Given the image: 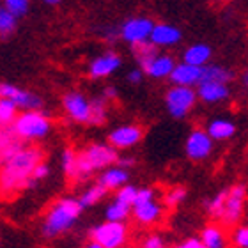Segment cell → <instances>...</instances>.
<instances>
[{"label": "cell", "mask_w": 248, "mask_h": 248, "mask_svg": "<svg viewBox=\"0 0 248 248\" xmlns=\"http://www.w3.org/2000/svg\"><path fill=\"white\" fill-rule=\"evenodd\" d=\"M52 129V121L41 110H27L18 114L15 123L11 124V131L20 142H36L45 139Z\"/></svg>", "instance_id": "277c9868"}, {"label": "cell", "mask_w": 248, "mask_h": 248, "mask_svg": "<svg viewBox=\"0 0 248 248\" xmlns=\"http://www.w3.org/2000/svg\"><path fill=\"white\" fill-rule=\"evenodd\" d=\"M211 53H213L211 46H207L204 43H195V45H191V46H188L185 50L183 62L195 67H204L207 66V62L211 59Z\"/></svg>", "instance_id": "7402d4cb"}, {"label": "cell", "mask_w": 248, "mask_h": 248, "mask_svg": "<svg viewBox=\"0 0 248 248\" xmlns=\"http://www.w3.org/2000/svg\"><path fill=\"white\" fill-rule=\"evenodd\" d=\"M29 4H31V0H4L2 7H5L11 15H15L18 18V16H23L29 11Z\"/></svg>", "instance_id": "e575fe53"}, {"label": "cell", "mask_w": 248, "mask_h": 248, "mask_svg": "<svg viewBox=\"0 0 248 248\" xmlns=\"http://www.w3.org/2000/svg\"><path fill=\"white\" fill-rule=\"evenodd\" d=\"M137 190H139V186L135 185H124L123 188H119V190L115 191V197L114 201L121 202V204H124V206L131 207L135 204V197H137Z\"/></svg>", "instance_id": "d6a6232c"}, {"label": "cell", "mask_w": 248, "mask_h": 248, "mask_svg": "<svg viewBox=\"0 0 248 248\" xmlns=\"http://www.w3.org/2000/svg\"><path fill=\"white\" fill-rule=\"evenodd\" d=\"M43 2H46V4H50V5H55V4H61L62 0H43Z\"/></svg>", "instance_id": "ee69618b"}, {"label": "cell", "mask_w": 248, "mask_h": 248, "mask_svg": "<svg viewBox=\"0 0 248 248\" xmlns=\"http://www.w3.org/2000/svg\"><path fill=\"white\" fill-rule=\"evenodd\" d=\"M243 83H245V87L248 89V71H247V73H245V75H243Z\"/></svg>", "instance_id": "f6af8a7d"}, {"label": "cell", "mask_w": 248, "mask_h": 248, "mask_svg": "<svg viewBox=\"0 0 248 248\" xmlns=\"http://www.w3.org/2000/svg\"><path fill=\"white\" fill-rule=\"evenodd\" d=\"M176 248H206V247L201 243V239L199 238H188L186 241H183V243L177 245Z\"/></svg>", "instance_id": "60d3db41"}, {"label": "cell", "mask_w": 248, "mask_h": 248, "mask_svg": "<svg viewBox=\"0 0 248 248\" xmlns=\"http://www.w3.org/2000/svg\"><path fill=\"white\" fill-rule=\"evenodd\" d=\"M121 67V57L115 52H105L96 57L89 66V75L93 78H107Z\"/></svg>", "instance_id": "5bb4252c"}, {"label": "cell", "mask_w": 248, "mask_h": 248, "mask_svg": "<svg viewBox=\"0 0 248 248\" xmlns=\"http://www.w3.org/2000/svg\"><path fill=\"white\" fill-rule=\"evenodd\" d=\"M0 98L9 99L16 105V108L21 110H41L43 99L34 93H29L25 89H20L13 83H0Z\"/></svg>", "instance_id": "30bf717a"}, {"label": "cell", "mask_w": 248, "mask_h": 248, "mask_svg": "<svg viewBox=\"0 0 248 248\" xmlns=\"http://www.w3.org/2000/svg\"><path fill=\"white\" fill-rule=\"evenodd\" d=\"M91 238L101 248H123L128 241V227L126 223L103 222L91 231Z\"/></svg>", "instance_id": "52a82bcc"}, {"label": "cell", "mask_w": 248, "mask_h": 248, "mask_svg": "<svg viewBox=\"0 0 248 248\" xmlns=\"http://www.w3.org/2000/svg\"><path fill=\"white\" fill-rule=\"evenodd\" d=\"M115 165L124 169V170H128V169H131L135 165V158L133 156H119L117 161H115Z\"/></svg>", "instance_id": "ab89813d"}, {"label": "cell", "mask_w": 248, "mask_h": 248, "mask_svg": "<svg viewBox=\"0 0 248 248\" xmlns=\"http://www.w3.org/2000/svg\"><path fill=\"white\" fill-rule=\"evenodd\" d=\"M206 133L209 135V139L213 142L215 140H229L236 135V124L225 117H217V119H211L207 123Z\"/></svg>", "instance_id": "44dd1931"}, {"label": "cell", "mask_w": 248, "mask_h": 248, "mask_svg": "<svg viewBox=\"0 0 248 248\" xmlns=\"http://www.w3.org/2000/svg\"><path fill=\"white\" fill-rule=\"evenodd\" d=\"M144 137V131L137 124H123L119 128L110 131L108 135V145H112L115 151L119 149H131L139 144Z\"/></svg>", "instance_id": "7c38bea8"}, {"label": "cell", "mask_w": 248, "mask_h": 248, "mask_svg": "<svg viewBox=\"0 0 248 248\" xmlns=\"http://www.w3.org/2000/svg\"><path fill=\"white\" fill-rule=\"evenodd\" d=\"M62 107L66 110L67 117L75 123L89 124L91 119V99H87L82 93H67L62 98Z\"/></svg>", "instance_id": "8fae6325"}, {"label": "cell", "mask_w": 248, "mask_h": 248, "mask_svg": "<svg viewBox=\"0 0 248 248\" xmlns=\"http://www.w3.org/2000/svg\"><path fill=\"white\" fill-rule=\"evenodd\" d=\"M197 99H201L204 103L213 105L225 101L231 94V89L225 83H215V82H204L197 85Z\"/></svg>", "instance_id": "e0dca14e"}, {"label": "cell", "mask_w": 248, "mask_h": 248, "mask_svg": "<svg viewBox=\"0 0 248 248\" xmlns=\"http://www.w3.org/2000/svg\"><path fill=\"white\" fill-rule=\"evenodd\" d=\"M16 23H18V18L0 5V37H4V39L9 37L16 31Z\"/></svg>", "instance_id": "4dcf8cb0"}, {"label": "cell", "mask_w": 248, "mask_h": 248, "mask_svg": "<svg viewBox=\"0 0 248 248\" xmlns=\"http://www.w3.org/2000/svg\"><path fill=\"white\" fill-rule=\"evenodd\" d=\"M181 31L177 29L176 25H170V23H155L153 31H151L149 41L155 45L156 48L161 46H174L181 41Z\"/></svg>", "instance_id": "9a60e30c"}, {"label": "cell", "mask_w": 248, "mask_h": 248, "mask_svg": "<svg viewBox=\"0 0 248 248\" xmlns=\"http://www.w3.org/2000/svg\"><path fill=\"white\" fill-rule=\"evenodd\" d=\"M85 248H101L98 243H94V241H89L87 245H85Z\"/></svg>", "instance_id": "7bdbcfd3"}, {"label": "cell", "mask_w": 248, "mask_h": 248, "mask_svg": "<svg viewBox=\"0 0 248 248\" xmlns=\"http://www.w3.org/2000/svg\"><path fill=\"white\" fill-rule=\"evenodd\" d=\"M128 82L133 83V85H139L140 82H142V78H144V73H142V69L140 67H137V69H131V71L128 73Z\"/></svg>", "instance_id": "f35d334b"}, {"label": "cell", "mask_w": 248, "mask_h": 248, "mask_svg": "<svg viewBox=\"0 0 248 248\" xmlns=\"http://www.w3.org/2000/svg\"><path fill=\"white\" fill-rule=\"evenodd\" d=\"M213 147H215V142L209 139L206 129H201V128L193 129L185 142V153L191 161L207 160L213 153Z\"/></svg>", "instance_id": "9c48e42d"}, {"label": "cell", "mask_w": 248, "mask_h": 248, "mask_svg": "<svg viewBox=\"0 0 248 248\" xmlns=\"http://www.w3.org/2000/svg\"><path fill=\"white\" fill-rule=\"evenodd\" d=\"M197 103V93L191 87H179L172 85L165 94V107L167 112L174 119H185L190 114L191 108Z\"/></svg>", "instance_id": "8992f818"}, {"label": "cell", "mask_w": 248, "mask_h": 248, "mask_svg": "<svg viewBox=\"0 0 248 248\" xmlns=\"http://www.w3.org/2000/svg\"><path fill=\"white\" fill-rule=\"evenodd\" d=\"M82 211L83 209L78 199L62 197V199L55 201L43 218V236L45 238H57L61 234L67 232L78 222Z\"/></svg>", "instance_id": "7a4b0ae2"}, {"label": "cell", "mask_w": 248, "mask_h": 248, "mask_svg": "<svg viewBox=\"0 0 248 248\" xmlns=\"http://www.w3.org/2000/svg\"><path fill=\"white\" fill-rule=\"evenodd\" d=\"M174 67H176V61H174L170 55H161V53H158V55L142 69V73H145V75L151 78H158V80H160V78L170 77V73Z\"/></svg>", "instance_id": "ffe728a7"}, {"label": "cell", "mask_w": 248, "mask_h": 248, "mask_svg": "<svg viewBox=\"0 0 248 248\" xmlns=\"http://www.w3.org/2000/svg\"><path fill=\"white\" fill-rule=\"evenodd\" d=\"M156 199V190L151 186H142L137 190V197H135V204H142V202H149ZM133 204V206H135ZM131 206V207H133Z\"/></svg>", "instance_id": "d590c367"}, {"label": "cell", "mask_w": 248, "mask_h": 248, "mask_svg": "<svg viewBox=\"0 0 248 248\" xmlns=\"http://www.w3.org/2000/svg\"><path fill=\"white\" fill-rule=\"evenodd\" d=\"M163 215H165V206L163 202H160L158 199L149 202H142V204H135L131 207V217L137 223L140 225H156L163 220Z\"/></svg>", "instance_id": "4fadbf2b"}, {"label": "cell", "mask_w": 248, "mask_h": 248, "mask_svg": "<svg viewBox=\"0 0 248 248\" xmlns=\"http://www.w3.org/2000/svg\"><path fill=\"white\" fill-rule=\"evenodd\" d=\"M142 248H167V243L160 234H151V236H147L144 239Z\"/></svg>", "instance_id": "74e56055"}, {"label": "cell", "mask_w": 248, "mask_h": 248, "mask_svg": "<svg viewBox=\"0 0 248 248\" xmlns=\"http://www.w3.org/2000/svg\"><path fill=\"white\" fill-rule=\"evenodd\" d=\"M131 50H133V55H135V59H137V62L140 64V69H144V67L147 66L158 53H160L158 52V48H156L151 41L139 43V45L131 46Z\"/></svg>", "instance_id": "d4e9b609"}, {"label": "cell", "mask_w": 248, "mask_h": 248, "mask_svg": "<svg viewBox=\"0 0 248 248\" xmlns=\"http://www.w3.org/2000/svg\"><path fill=\"white\" fill-rule=\"evenodd\" d=\"M77 161H78V153L71 147H67V149L62 151V156H61V165H62V170L66 174V177L69 181H75L77 183Z\"/></svg>", "instance_id": "83f0119b"}, {"label": "cell", "mask_w": 248, "mask_h": 248, "mask_svg": "<svg viewBox=\"0 0 248 248\" xmlns=\"http://www.w3.org/2000/svg\"><path fill=\"white\" fill-rule=\"evenodd\" d=\"M48 176H50V165L46 161H41V163H37L34 172H32V181H34V185H37L39 181L46 179Z\"/></svg>", "instance_id": "8d00e7d4"}, {"label": "cell", "mask_w": 248, "mask_h": 248, "mask_svg": "<svg viewBox=\"0 0 248 248\" xmlns=\"http://www.w3.org/2000/svg\"><path fill=\"white\" fill-rule=\"evenodd\" d=\"M153 20L145 18V16H135L129 18L119 27V36L123 37L124 41L129 43L131 46L139 45V43L149 41L151 31H153Z\"/></svg>", "instance_id": "ba28073f"}, {"label": "cell", "mask_w": 248, "mask_h": 248, "mask_svg": "<svg viewBox=\"0 0 248 248\" xmlns=\"http://www.w3.org/2000/svg\"><path fill=\"white\" fill-rule=\"evenodd\" d=\"M107 121V101H105L101 96L99 98L91 99V119L89 124H94V126H101Z\"/></svg>", "instance_id": "f1b7e54d"}, {"label": "cell", "mask_w": 248, "mask_h": 248, "mask_svg": "<svg viewBox=\"0 0 248 248\" xmlns=\"http://www.w3.org/2000/svg\"><path fill=\"white\" fill-rule=\"evenodd\" d=\"M186 197H188V190H186L185 186H174L163 197V206L177 207L179 204H183L186 201Z\"/></svg>", "instance_id": "1f68e13d"}, {"label": "cell", "mask_w": 248, "mask_h": 248, "mask_svg": "<svg viewBox=\"0 0 248 248\" xmlns=\"http://www.w3.org/2000/svg\"><path fill=\"white\" fill-rule=\"evenodd\" d=\"M201 243L206 248H227L229 247V239L227 232L222 225L218 223H209L202 229L201 232Z\"/></svg>", "instance_id": "d6986e66"}, {"label": "cell", "mask_w": 248, "mask_h": 248, "mask_svg": "<svg viewBox=\"0 0 248 248\" xmlns=\"http://www.w3.org/2000/svg\"><path fill=\"white\" fill-rule=\"evenodd\" d=\"M211 2H225V0H211Z\"/></svg>", "instance_id": "bcb514c9"}, {"label": "cell", "mask_w": 248, "mask_h": 248, "mask_svg": "<svg viewBox=\"0 0 248 248\" xmlns=\"http://www.w3.org/2000/svg\"><path fill=\"white\" fill-rule=\"evenodd\" d=\"M245 206H247V186L234 185L227 190L225 204H223V215L220 218L222 227L234 229L239 225L241 218L245 215Z\"/></svg>", "instance_id": "5b68a950"}, {"label": "cell", "mask_w": 248, "mask_h": 248, "mask_svg": "<svg viewBox=\"0 0 248 248\" xmlns=\"http://www.w3.org/2000/svg\"><path fill=\"white\" fill-rule=\"evenodd\" d=\"M119 155L117 151L108 144H91L89 147L78 153L77 161V183L87 181L94 172L105 170L108 167L115 165Z\"/></svg>", "instance_id": "3957f363"}, {"label": "cell", "mask_w": 248, "mask_h": 248, "mask_svg": "<svg viewBox=\"0 0 248 248\" xmlns=\"http://www.w3.org/2000/svg\"><path fill=\"white\" fill-rule=\"evenodd\" d=\"M117 94H119V93H117V89H115L114 85H108V87L103 89V96H101V98L108 103V101H112V99L117 98Z\"/></svg>", "instance_id": "b9f144b4"}, {"label": "cell", "mask_w": 248, "mask_h": 248, "mask_svg": "<svg viewBox=\"0 0 248 248\" xmlns=\"http://www.w3.org/2000/svg\"><path fill=\"white\" fill-rule=\"evenodd\" d=\"M107 193H108V191L105 190L103 186H99L98 183H96V185L89 186L87 190L78 197V202H80L82 209H85V207H93V206H96V204H99V202L103 201L105 197H107Z\"/></svg>", "instance_id": "484cf974"}, {"label": "cell", "mask_w": 248, "mask_h": 248, "mask_svg": "<svg viewBox=\"0 0 248 248\" xmlns=\"http://www.w3.org/2000/svg\"><path fill=\"white\" fill-rule=\"evenodd\" d=\"M16 117H18L16 105L11 103L9 99L0 98V128H11Z\"/></svg>", "instance_id": "f546056e"}, {"label": "cell", "mask_w": 248, "mask_h": 248, "mask_svg": "<svg viewBox=\"0 0 248 248\" xmlns=\"http://www.w3.org/2000/svg\"><path fill=\"white\" fill-rule=\"evenodd\" d=\"M231 241L236 248H248V225H236L231 232Z\"/></svg>", "instance_id": "836d02e7"}, {"label": "cell", "mask_w": 248, "mask_h": 248, "mask_svg": "<svg viewBox=\"0 0 248 248\" xmlns=\"http://www.w3.org/2000/svg\"><path fill=\"white\" fill-rule=\"evenodd\" d=\"M174 85H179V87H195L199 85L202 80V67L190 66V64H176V67L172 69L170 77Z\"/></svg>", "instance_id": "2e32d148"}, {"label": "cell", "mask_w": 248, "mask_h": 248, "mask_svg": "<svg viewBox=\"0 0 248 248\" xmlns=\"http://www.w3.org/2000/svg\"><path fill=\"white\" fill-rule=\"evenodd\" d=\"M128 181H129V170H124V169H121L117 165H112L108 169L101 170V174L98 177V185L103 186L107 191L119 190L124 185H128Z\"/></svg>", "instance_id": "ac0fdd59"}, {"label": "cell", "mask_w": 248, "mask_h": 248, "mask_svg": "<svg viewBox=\"0 0 248 248\" xmlns=\"http://www.w3.org/2000/svg\"><path fill=\"white\" fill-rule=\"evenodd\" d=\"M225 197H227V190H220L215 195H211L209 199H204L202 207L204 211L215 220H220L223 215V204H225Z\"/></svg>", "instance_id": "cb8c5ba5"}, {"label": "cell", "mask_w": 248, "mask_h": 248, "mask_svg": "<svg viewBox=\"0 0 248 248\" xmlns=\"http://www.w3.org/2000/svg\"><path fill=\"white\" fill-rule=\"evenodd\" d=\"M234 80V75L231 69L223 66H217V64H207V66L202 67V80L201 83L204 82H215V83H229Z\"/></svg>", "instance_id": "603a6c76"}, {"label": "cell", "mask_w": 248, "mask_h": 248, "mask_svg": "<svg viewBox=\"0 0 248 248\" xmlns=\"http://www.w3.org/2000/svg\"><path fill=\"white\" fill-rule=\"evenodd\" d=\"M0 161H2V153H0Z\"/></svg>", "instance_id": "7dc6e473"}, {"label": "cell", "mask_w": 248, "mask_h": 248, "mask_svg": "<svg viewBox=\"0 0 248 248\" xmlns=\"http://www.w3.org/2000/svg\"><path fill=\"white\" fill-rule=\"evenodd\" d=\"M45 161L41 147L21 144L15 151L2 156L0 161V195L13 197L32 188V172L37 163Z\"/></svg>", "instance_id": "6da1fadb"}, {"label": "cell", "mask_w": 248, "mask_h": 248, "mask_svg": "<svg viewBox=\"0 0 248 248\" xmlns=\"http://www.w3.org/2000/svg\"><path fill=\"white\" fill-rule=\"evenodd\" d=\"M131 215V207L124 206L121 202L112 201L105 209V222H115V223H124Z\"/></svg>", "instance_id": "4316f807"}]
</instances>
